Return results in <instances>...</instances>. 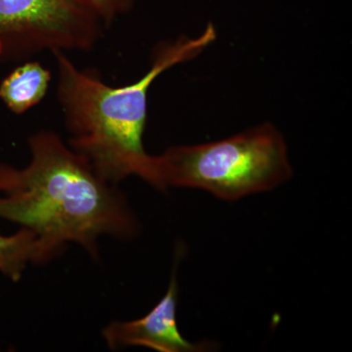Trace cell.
I'll list each match as a JSON object with an SVG mask.
<instances>
[{"instance_id":"cell-4","label":"cell","mask_w":352,"mask_h":352,"mask_svg":"<svg viewBox=\"0 0 352 352\" xmlns=\"http://www.w3.org/2000/svg\"><path fill=\"white\" fill-rule=\"evenodd\" d=\"M104 25L89 0H0V60L92 50Z\"/></svg>"},{"instance_id":"cell-6","label":"cell","mask_w":352,"mask_h":352,"mask_svg":"<svg viewBox=\"0 0 352 352\" xmlns=\"http://www.w3.org/2000/svg\"><path fill=\"white\" fill-rule=\"evenodd\" d=\"M51 73L38 62H25L0 85V98L14 113H23L38 105L47 92Z\"/></svg>"},{"instance_id":"cell-2","label":"cell","mask_w":352,"mask_h":352,"mask_svg":"<svg viewBox=\"0 0 352 352\" xmlns=\"http://www.w3.org/2000/svg\"><path fill=\"white\" fill-rule=\"evenodd\" d=\"M217 38L214 25L195 38L182 36L155 52L152 67L138 82L113 87L95 74L80 71L65 51H52L58 68V99L71 133L69 147L111 184L129 176L150 183L153 156L143 144L147 97L157 76L175 65L198 56Z\"/></svg>"},{"instance_id":"cell-1","label":"cell","mask_w":352,"mask_h":352,"mask_svg":"<svg viewBox=\"0 0 352 352\" xmlns=\"http://www.w3.org/2000/svg\"><path fill=\"white\" fill-rule=\"evenodd\" d=\"M29 146L25 168L0 164V219L36 233L52 258L76 243L97 258L101 236L136 235L138 223L122 192L59 135L39 131Z\"/></svg>"},{"instance_id":"cell-3","label":"cell","mask_w":352,"mask_h":352,"mask_svg":"<svg viewBox=\"0 0 352 352\" xmlns=\"http://www.w3.org/2000/svg\"><path fill=\"white\" fill-rule=\"evenodd\" d=\"M292 175L286 141L267 122L215 142L173 146L153 156L149 184L160 191L201 189L236 201L276 188Z\"/></svg>"},{"instance_id":"cell-7","label":"cell","mask_w":352,"mask_h":352,"mask_svg":"<svg viewBox=\"0 0 352 352\" xmlns=\"http://www.w3.org/2000/svg\"><path fill=\"white\" fill-rule=\"evenodd\" d=\"M52 256L38 235L22 229L12 236L0 235V271L14 282H18L29 263H44Z\"/></svg>"},{"instance_id":"cell-5","label":"cell","mask_w":352,"mask_h":352,"mask_svg":"<svg viewBox=\"0 0 352 352\" xmlns=\"http://www.w3.org/2000/svg\"><path fill=\"white\" fill-rule=\"evenodd\" d=\"M178 284L173 272L168 291L145 316L132 321H115L103 331L110 349L143 346L159 352H199L214 347L210 342H192L178 329L176 311Z\"/></svg>"},{"instance_id":"cell-8","label":"cell","mask_w":352,"mask_h":352,"mask_svg":"<svg viewBox=\"0 0 352 352\" xmlns=\"http://www.w3.org/2000/svg\"><path fill=\"white\" fill-rule=\"evenodd\" d=\"M104 27L109 28L120 14L129 12L135 0H89Z\"/></svg>"}]
</instances>
